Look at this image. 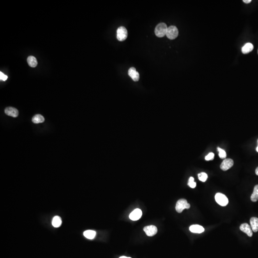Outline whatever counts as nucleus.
Instances as JSON below:
<instances>
[{"label": "nucleus", "instance_id": "1", "mask_svg": "<svg viewBox=\"0 0 258 258\" xmlns=\"http://www.w3.org/2000/svg\"><path fill=\"white\" fill-rule=\"evenodd\" d=\"M167 25L165 23H161L157 25L155 28L154 33L155 35L158 37H164L167 33Z\"/></svg>", "mask_w": 258, "mask_h": 258}, {"label": "nucleus", "instance_id": "19", "mask_svg": "<svg viewBox=\"0 0 258 258\" xmlns=\"http://www.w3.org/2000/svg\"><path fill=\"white\" fill-rule=\"evenodd\" d=\"M250 200L254 202L258 200V185L254 186L253 192L250 197Z\"/></svg>", "mask_w": 258, "mask_h": 258}, {"label": "nucleus", "instance_id": "28", "mask_svg": "<svg viewBox=\"0 0 258 258\" xmlns=\"http://www.w3.org/2000/svg\"><path fill=\"white\" fill-rule=\"evenodd\" d=\"M256 151L258 153V146H257V148H256Z\"/></svg>", "mask_w": 258, "mask_h": 258}, {"label": "nucleus", "instance_id": "26", "mask_svg": "<svg viewBox=\"0 0 258 258\" xmlns=\"http://www.w3.org/2000/svg\"><path fill=\"white\" fill-rule=\"evenodd\" d=\"M255 173H256V174L257 175H258V167H257V168H256V170H255Z\"/></svg>", "mask_w": 258, "mask_h": 258}, {"label": "nucleus", "instance_id": "22", "mask_svg": "<svg viewBox=\"0 0 258 258\" xmlns=\"http://www.w3.org/2000/svg\"><path fill=\"white\" fill-rule=\"evenodd\" d=\"M188 185L192 188H194L196 187V182H194V178L193 177H190L189 179Z\"/></svg>", "mask_w": 258, "mask_h": 258}, {"label": "nucleus", "instance_id": "25", "mask_svg": "<svg viewBox=\"0 0 258 258\" xmlns=\"http://www.w3.org/2000/svg\"><path fill=\"white\" fill-rule=\"evenodd\" d=\"M243 2L244 3L248 4V3H249L250 2H252V0H243Z\"/></svg>", "mask_w": 258, "mask_h": 258}, {"label": "nucleus", "instance_id": "8", "mask_svg": "<svg viewBox=\"0 0 258 258\" xmlns=\"http://www.w3.org/2000/svg\"><path fill=\"white\" fill-rule=\"evenodd\" d=\"M240 231L245 233L249 237H251L253 236V233L252 228L247 223H243L240 226Z\"/></svg>", "mask_w": 258, "mask_h": 258}, {"label": "nucleus", "instance_id": "7", "mask_svg": "<svg viewBox=\"0 0 258 258\" xmlns=\"http://www.w3.org/2000/svg\"><path fill=\"white\" fill-rule=\"evenodd\" d=\"M143 231L146 233V235L149 237L154 236L157 232V228L154 225L146 226L143 228Z\"/></svg>", "mask_w": 258, "mask_h": 258}, {"label": "nucleus", "instance_id": "5", "mask_svg": "<svg viewBox=\"0 0 258 258\" xmlns=\"http://www.w3.org/2000/svg\"><path fill=\"white\" fill-rule=\"evenodd\" d=\"M128 37V32L126 28L121 27L117 30V38L119 41H123L126 39Z\"/></svg>", "mask_w": 258, "mask_h": 258}, {"label": "nucleus", "instance_id": "23", "mask_svg": "<svg viewBox=\"0 0 258 258\" xmlns=\"http://www.w3.org/2000/svg\"><path fill=\"white\" fill-rule=\"evenodd\" d=\"M214 156H215V155H214V153H209V154H207L206 157H205V160H207V161L212 160L214 158Z\"/></svg>", "mask_w": 258, "mask_h": 258}, {"label": "nucleus", "instance_id": "24", "mask_svg": "<svg viewBox=\"0 0 258 258\" xmlns=\"http://www.w3.org/2000/svg\"><path fill=\"white\" fill-rule=\"evenodd\" d=\"M0 79L2 81H5L8 79V76H7L4 74L1 71L0 72Z\"/></svg>", "mask_w": 258, "mask_h": 258}, {"label": "nucleus", "instance_id": "11", "mask_svg": "<svg viewBox=\"0 0 258 258\" xmlns=\"http://www.w3.org/2000/svg\"><path fill=\"white\" fill-rule=\"evenodd\" d=\"M5 113L7 115L14 118L17 117L19 115L18 110L15 108L11 107L6 108L5 109Z\"/></svg>", "mask_w": 258, "mask_h": 258}, {"label": "nucleus", "instance_id": "27", "mask_svg": "<svg viewBox=\"0 0 258 258\" xmlns=\"http://www.w3.org/2000/svg\"><path fill=\"white\" fill-rule=\"evenodd\" d=\"M119 258H132L131 257H126V256H122V257H120Z\"/></svg>", "mask_w": 258, "mask_h": 258}, {"label": "nucleus", "instance_id": "12", "mask_svg": "<svg viewBox=\"0 0 258 258\" xmlns=\"http://www.w3.org/2000/svg\"><path fill=\"white\" fill-rule=\"evenodd\" d=\"M189 230L191 232L194 233H201L205 231L204 228L202 226L199 225H193L189 227Z\"/></svg>", "mask_w": 258, "mask_h": 258}, {"label": "nucleus", "instance_id": "3", "mask_svg": "<svg viewBox=\"0 0 258 258\" xmlns=\"http://www.w3.org/2000/svg\"><path fill=\"white\" fill-rule=\"evenodd\" d=\"M215 200L221 206H226L228 204V200L227 197L222 193H217L215 195Z\"/></svg>", "mask_w": 258, "mask_h": 258}, {"label": "nucleus", "instance_id": "2", "mask_svg": "<svg viewBox=\"0 0 258 258\" xmlns=\"http://www.w3.org/2000/svg\"><path fill=\"white\" fill-rule=\"evenodd\" d=\"M190 205L187 203V200L185 199H181L176 203L175 210L178 213L182 212L185 209H189Z\"/></svg>", "mask_w": 258, "mask_h": 258}, {"label": "nucleus", "instance_id": "29", "mask_svg": "<svg viewBox=\"0 0 258 258\" xmlns=\"http://www.w3.org/2000/svg\"></svg>", "mask_w": 258, "mask_h": 258}, {"label": "nucleus", "instance_id": "14", "mask_svg": "<svg viewBox=\"0 0 258 258\" xmlns=\"http://www.w3.org/2000/svg\"><path fill=\"white\" fill-rule=\"evenodd\" d=\"M253 45L252 43H248L242 47V51L244 54L249 53V52L253 51Z\"/></svg>", "mask_w": 258, "mask_h": 258}, {"label": "nucleus", "instance_id": "4", "mask_svg": "<svg viewBox=\"0 0 258 258\" xmlns=\"http://www.w3.org/2000/svg\"><path fill=\"white\" fill-rule=\"evenodd\" d=\"M166 37L171 40L175 39L178 36V30L175 26H172L167 29Z\"/></svg>", "mask_w": 258, "mask_h": 258}, {"label": "nucleus", "instance_id": "17", "mask_svg": "<svg viewBox=\"0 0 258 258\" xmlns=\"http://www.w3.org/2000/svg\"><path fill=\"white\" fill-rule=\"evenodd\" d=\"M96 233L95 231H92V230H88V231H85L83 233V235L86 238L88 239H94L95 237Z\"/></svg>", "mask_w": 258, "mask_h": 258}, {"label": "nucleus", "instance_id": "9", "mask_svg": "<svg viewBox=\"0 0 258 258\" xmlns=\"http://www.w3.org/2000/svg\"><path fill=\"white\" fill-rule=\"evenodd\" d=\"M142 216V210L139 208H137L131 213L129 216V217L132 221H136L140 219Z\"/></svg>", "mask_w": 258, "mask_h": 258}, {"label": "nucleus", "instance_id": "21", "mask_svg": "<svg viewBox=\"0 0 258 258\" xmlns=\"http://www.w3.org/2000/svg\"><path fill=\"white\" fill-rule=\"evenodd\" d=\"M217 150L219 152V157L221 159H225L227 157V154L224 150L221 148L217 147Z\"/></svg>", "mask_w": 258, "mask_h": 258}, {"label": "nucleus", "instance_id": "18", "mask_svg": "<svg viewBox=\"0 0 258 258\" xmlns=\"http://www.w3.org/2000/svg\"><path fill=\"white\" fill-rule=\"evenodd\" d=\"M52 225L55 228L59 227L62 224V220L59 216H55L53 218Z\"/></svg>", "mask_w": 258, "mask_h": 258}, {"label": "nucleus", "instance_id": "6", "mask_svg": "<svg viewBox=\"0 0 258 258\" xmlns=\"http://www.w3.org/2000/svg\"><path fill=\"white\" fill-rule=\"evenodd\" d=\"M234 164V162L231 159H226L223 161L221 165V169L223 171L228 170L231 168Z\"/></svg>", "mask_w": 258, "mask_h": 258}, {"label": "nucleus", "instance_id": "20", "mask_svg": "<svg viewBox=\"0 0 258 258\" xmlns=\"http://www.w3.org/2000/svg\"><path fill=\"white\" fill-rule=\"evenodd\" d=\"M198 177L200 181H201L202 182H205L207 180L208 176H207V175L206 173H204V172H202V173H200V174H198Z\"/></svg>", "mask_w": 258, "mask_h": 258}, {"label": "nucleus", "instance_id": "13", "mask_svg": "<svg viewBox=\"0 0 258 258\" xmlns=\"http://www.w3.org/2000/svg\"><path fill=\"white\" fill-rule=\"evenodd\" d=\"M250 224L252 230L254 232L258 231V218L253 217L250 218Z\"/></svg>", "mask_w": 258, "mask_h": 258}, {"label": "nucleus", "instance_id": "16", "mask_svg": "<svg viewBox=\"0 0 258 258\" xmlns=\"http://www.w3.org/2000/svg\"><path fill=\"white\" fill-rule=\"evenodd\" d=\"M44 122V118L40 114H37L33 117L32 122L35 124L42 123Z\"/></svg>", "mask_w": 258, "mask_h": 258}, {"label": "nucleus", "instance_id": "10", "mask_svg": "<svg viewBox=\"0 0 258 258\" xmlns=\"http://www.w3.org/2000/svg\"><path fill=\"white\" fill-rule=\"evenodd\" d=\"M128 75L134 81H138L140 79L139 73L133 67L130 68L128 70Z\"/></svg>", "mask_w": 258, "mask_h": 258}, {"label": "nucleus", "instance_id": "15", "mask_svg": "<svg viewBox=\"0 0 258 258\" xmlns=\"http://www.w3.org/2000/svg\"><path fill=\"white\" fill-rule=\"evenodd\" d=\"M27 61L28 65L32 68H35L37 65V58L32 55L28 57Z\"/></svg>", "mask_w": 258, "mask_h": 258}]
</instances>
